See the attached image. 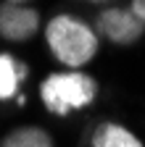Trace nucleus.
<instances>
[{
  "instance_id": "7",
  "label": "nucleus",
  "mask_w": 145,
  "mask_h": 147,
  "mask_svg": "<svg viewBox=\"0 0 145 147\" xmlns=\"http://www.w3.org/2000/svg\"><path fill=\"white\" fill-rule=\"evenodd\" d=\"M3 147H53V142H50L48 131H42V129L24 126V129L11 131L3 142Z\"/></svg>"
},
{
  "instance_id": "3",
  "label": "nucleus",
  "mask_w": 145,
  "mask_h": 147,
  "mask_svg": "<svg viewBox=\"0 0 145 147\" xmlns=\"http://www.w3.org/2000/svg\"><path fill=\"white\" fill-rule=\"evenodd\" d=\"M145 24L135 16V11L129 8H108L98 16V32H103V37H108L116 45H132L135 40L142 37Z\"/></svg>"
},
{
  "instance_id": "6",
  "label": "nucleus",
  "mask_w": 145,
  "mask_h": 147,
  "mask_svg": "<svg viewBox=\"0 0 145 147\" xmlns=\"http://www.w3.org/2000/svg\"><path fill=\"white\" fill-rule=\"evenodd\" d=\"M93 147H142V142L119 123H103L93 137Z\"/></svg>"
},
{
  "instance_id": "1",
  "label": "nucleus",
  "mask_w": 145,
  "mask_h": 147,
  "mask_svg": "<svg viewBox=\"0 0 145 147\" xmlns=\"http://www.w3.org/2000/svg\"><path fill=\"white\" fill-rule=\"evenodd\" d=\"M45 37H48V47L53 50L56 61H61L63 66H71V68L84 66L98 53L95 32L71 16H56L48 24Z\"/></svg>"
},
{
  "instance_id": "4",
  "label": "nucleus",
  "mask_w": 145,
  "mask_h": 147,
  "mask_svg": "<svg viewBox=\"0 0 145 147\" xmlns=\"http://www.w3.org/2000/svg\"><path fill=\"white\" fill-rule=\"evenodd\" d=\"M40 29V16L34 8L19 5V3H8L0 5V34L11 42H21L34 37V32Z\"/></svg>"
},
{
  "instance_id": "8",
  "label": "nucleus",
  "mask_w": 145,
  "mask_h": 147,
  "mask_svg": "<svg viewBox=\"0 0 145 147\" xmlns=\"http://www.w3.org/2000/svg\"><path fill=\"white\" fill-rule=\"evenodd\" d=\"M132 11H135V16L140 18V21L145 24V0H132Z\"/></svg>"
},
{
  "instance_id": "9",
  "label": "nucleus",
  "mask_w": 145,
  "mask_h": 147,
  "mask_svg": "<svg viewBox=\"0 0 145 147\" xmlns=\"http://www.w3.org/2000/svg\"><path fill=\"white\" fill-rule=\"evenodd\" d=\"M87 3H106V0H87Z\"/></svg>"
},
{
  "instance_id": "5",
  "label": "nucleus",
  "mask_w": 145,
  "mask_h": 147,
  "mask_svg": "<svg viewBox=\"0 0 145 147\" xmlns=\"http://www.w3.org/2000/svg\"><path fill=\"white\" fill-rule=\"evenodd\" d=\"M27 79V66L8 53H0V100L19 95V87Z\"/></svg>"
},
{
  "instance_id": "2",
  "label": "nucleus",
  "mask_w": 145,
  "mask_h": 147,
  "mask_svg": "<svg viewBox=\"0 0 145 147\" xmlns=\"http://www.w3.org/2000/svg\"><path fill=\"white\" fill-rule=\"evenodd\" d=\"M42 102L50 113L69 116L71 110H82L98 95V84L93 76L82 71H63V74H50L40 87Z\"/></svg>"
},
{
  "instance_id": "10",
  "label": "nucleus",
  "mask_w": 145,
  "mask_h": 147,
  "mask_svg": "<svg viewBox=\"0 0 145 147\" xmlns=\"http://www.w3.org/2000/svg\"><path fill=\"white\" fill-rule=\"evenodd\" d=\"M11 3H21V0H11Z\"/></svg>"
}]
</instances>
